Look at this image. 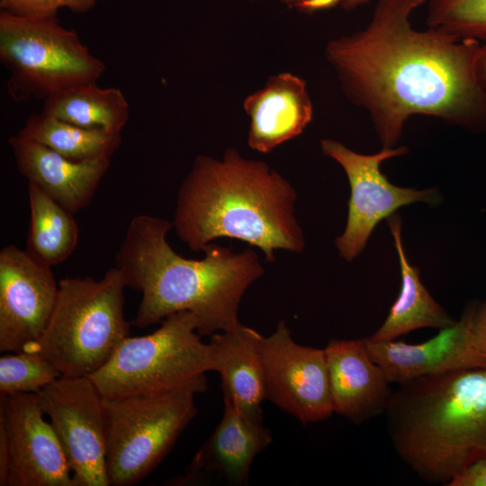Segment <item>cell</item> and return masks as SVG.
Instances as JSON below:
<instances>
[{
    "label": "cell",
    "instance_id": "3957f363",
    "mask_svg": "<svg viewBox=\"0 0 486 486\" xmlns=\"http://www.w3.org/2000/svg\"><path fill=\"white\" fill-rule=\"evenodd\" d=\"M296 198L293 186L266 162L228 148L222 159L195 158L177 192L173 227L192 251L230 238L258 248L273 262L276 250L305 248Z\"/></svg>",
    "mask_w": 486,
    "mask_h": 486
},
{
    "label": "cell",
    "instance_id": "ba28073f",
    "mask_svg": "<svg viewBox=\"0 0 486 486\" xmlns=\"http://www.w3.org/2000/svg\"><path fill=\"white\" fill-rule=\"evenodd\" d=\"M194 385L158 393L104 398L110 485L133 486L167 455L197 414Z\"/></svg>",
    "mask_w": 486,
    "mask_h": 486
},
{
    "label": "cell",
    "instance_id": "5b68a950",
    "mask_svg": "<svg viewBox=\"0 0 486 486\" xmlns=\"http://www.w3.org/2000/svg\"><path fill=\"white\" fill-rule=\"evenodd\" d=\"M122 274L113 266L101 279L58 281L55 307L41 337L24 350L37 351L63 376H90L130 336L124 315Z\"/></svg>",
    "mask_w": 486,
    "mask_h": 486
},
{
    "label": "cell",
    "instance_id": "cb8c5ba5",
    "mask_svg": "<svg viewBox=\"0 0 486 486\" xmlns=\"http://www.w3.org/2000/svg\"><path fill=\"white\" fill-rule=\"evenodd\" d=\"M60 376L59 370L37 351L3 353L0 357V396L38 393Z\"/></svg>",
    "mask_w": 486,
    "mask_h": 486
},
{
    "label": "cell",
    "instance_id": "9a60e30c",
    "mask_svg": "<svg viewBox=\"0 0 486 486\" xmlns=\"http://www.w3.org/2000/svg\"><path fill=\"white\" fill-rule=\"evenodd\" d=\"M439 331L419 344L363 338L371 358L383 370L389 382L398 385L438 373L486 367V358L473 341L466 310L460 320Z\"/></svg>",
    "mask_w": 486,
    "mask_h": 486
},
{
    "label": "cell",
    "instance_id": "6da1fadb",
    "mask_svg": "<svg viewBox=\"0 0 486 486\" xmlns=\"http://www.w3.org/2000/svg\"><path fill=\"white\" fill-rule=\"evenodd\" d=\"M428 0H378L368 25L330 40L325 57L342 91L369 113L385 148H395L413 115L486 133V91L475 70L480 41L412 27Z\"/></svg>",
    "mask_w": 486,
    "mask_h": 486
},
{
    "label": "cell",
    "instance_id": "d4e9b609",
    "mask_svg": "<svg viewBox=\"0 0 486 486\" xmlns=\"http://www.w3.org/2000/svg\"><path fill=\"white\" fill-rule=\"evenodd\" d=\"M428 28L458 39L486 40V0H428Z\"/></svg>",
    "mask_w": 486,
    "mask_h": 486
},
{
    "label": "cell",
    "instance_id": "277c9868",
    "mask_svg": "<svg viewBox=\"0 0 486 486\" xmlns=\"http://www.w3.org/2000/svg\"><path fill=\"white\" fill-rule=\"evenodd\" d=\"M400 459L418 476L447 485L486 458V367L452 370L399 385L385 410Z\"/></svg>",
    "mask_w": 486,
    "mask_h": 486
},
{
    "label": "cell",
    "instance_id": "52a82bcc",
    "mask_svg": "<svg viewBox=\"0 0 486 486\" xmlns=\"http://www.w3.org/2000/svg\"><path fill=\"white\" fill-rule=\"evenodd\" d=\"M0 61L9 72L13 99H43L97 82L106 70L74 30L57 14L21 15L0 12Z\"/></svg>",
    "mask_w": 486,
    "mask_h": 486
},
{
    "label": "cell",
    "instance_id": "f1b7e54d",
    "mask_svg": "<svg viewBox=\"0 0 486 486\" xmlns=\"http://www.w3.org/2000/svg\"><path fill=\"white\" fill-rule=\"evenodd\" d=\"M446 486H486V458L470 464Z\"/></svg>",
    "mask_w": 486,
    "mask_h": 486
},
{
    "label": "cell",
    "instance_id": "7c38bea8",
    "mask_svg": "<svg viewBox=\"0 0 486 486\" xmlns=\"http://www.w3.org/2000/svg\"><path fill=\"white\" fill-rule=\"evenodd\" d=\"M257 346L266 400L304 426L334 413L324 349L296 343L283 320Z\"/></svg>",
    "mask_w": 486,
    "mask_h": 486
},
{
    "label": "cell",
    "instance_id": "f546056e",
    "mask_svg": "<svg viewBox=\"0 0 486 486\" xmlns=\"http://www.w3.org/2000/svg\"><path fill=\"white\" fill-rule=\"evenodd\" d=\"M475 70L480 85L486 91V40H483L482 44H480Z\"/></svg>",
    "mask_w": 486,
    "mask_h": 486
},
{
    "label": "cell",
    "instance_id": "44dd1931",
    "mask_svg": "<svg viewBox=\"0 0 486 486\" xmlns=\"http://www.w3.org/2000/svg\"><path fill=\"white\" fill-rule=\"evenodd\" d=\"M41 112L84 128L121 133L129 120L130 105L119 88L92 82L49 96Z\"/></svg>",
    "mask_w": 486,
    "mask_h": 486
},
{
    "label": "cell",
    "instance_id": "ac0fdd59",
    "mask_svg": "<svg viewBox=\"0 0 486 486\" xmlns=\"http://www.w3.org/2000/svg\"><path fill=\"white\" fill-rule=\"evenodd\" d=\"M243 107L249 118L248 145L261 153L301 135L313 115L305 80L289 72L269 76L244 100Z\"/></svg>",
    "mask_w": 486,
    "mask_h": 486
},
{
    "label": "cell",
    "instance_id": "e0dca14e",
    "mask_svg": "<svg viewBox=\"0 0 486 486\" xmlns=\"http://www.w3.org/2000/svg\"><path fill=\"white\" fill-rule=\"evenodd\" d=\"M18 172L73 214L92 202L111 159L73 161L16 133L10 137Z\"/></svg>",
    "mask_w": 486,
    "mask_h": 486
},
{
    "label": "cell",
    "instance_id": "5bb4252c",
    "mask_svg": "<svg viewBox=\"0 0 486 486\" xmlns=\"http://www.w3.org/2000/svg\"><path fill=\"white\" fill-rule=\"evenodd\" d=\"M223 416L214 431L198 449L184 473L165 484H248L252 463L271 444V432L264 421L244 416L228 398L223 397Z\"/></svg>",
    "mask_w": 486,
    "mask_h": 486
},
{
    "label": "cell",
    "instance_id": "484cf974",
    "mask_svg": "<svg viewBox=\"0 0 486 486\" xmlns=\"http://www.w3.org/2000/svg\"><path fill=\"white\" fill-rule=\"evenodd\" d=\"M99 0H0L1 11L21 15L57 14L60 8L73 13H86Z\"/></svg>",
    "mask_w": 486,
    "mask_h": 486
},
{
    "label": "cell",
    "instance_id": "d6986e66",
    "mask_svg": "<svg viewBox=\"0 0 486 486\" xmlns=\"http://www.w3.org/2000/svg\"><path fill=\"white\" fill-rule=\"evenodd\" d=\"M259 335L240 323L234 329L212 334L210 342L218 356L222 396L247 418L263 421L261 404L266 398Z\"/></svg>",
    "mask_w": 486,
    "mask_h": 486
},
{
    "label": "cell",
    "instance_id": "30bf717a",
    "mask_svg": "<svg viewBox=\"0 0 486 486\" xmlns=\"http://www.w3.org/2000/svg\"><path fill=\"white\" fill-rule=\"evenodd\" d=\"M38 393L0 396V486H77Z\"/></svg>",
    "mask_w": 486,
    "mask_h": 486
},
{
    "label": "cell",
    "instance_id": "8fae6325",
    "mask_svg": "<svg viewBox=\"0 0 486 486\" xmlns=\"http://www.w3.org/2000/svg\"><path fill=\"white\" fill-rule=\"evenodd\" d=\"M77 486H109L104 397L88 376H60L39 392Z\"/></svg>",
    "mask_w": 486,
    "mask_h": 486
},
{
    "label": "cell",
    "instance_id": "4316f807",
    "mask_svg": "<svg viewBox=\"0 0 486 486\" xmlns=\"http://www.w3.org/2000/svg\"><path fill=\"white\" fill-rule=\"evenodd\" d=\"M257 1V0H250ZM279 2L293 7L300 12L313 14L339 6L345 10H352L371 0H278Z\"/></svg>",
    "mask_w": 486,
    "mask_h": 486
},
{
    "label": "cell",
    "instance_id": "9c48e42d",
    "mask_svg": "<svg viewBox=\"0 0 486 486\" xmlns=\"http://www.w3.org/2000/svg\"><path fill=\"white\" fill-rule=\"evenodd\" d=\"M320 147L325 156L342 166L350 184L346 225L344 232L335 239L339 256L346 261L351 262L357 257L376 225L399 208L414 202L437 204L440 201V194L435 188L400 187L382 173L381 164L407 154V147L382 148L371 155L355 152L332 139L322 140Z\"/></svg>",
    "mask_w": 486,
    "mask_h": 486
},
{
    "label": "cell",
    "instance_id": "603a6c76",
    "mask_svg": "<svg viewBox=\"0 0 486 486\" xmlns=\"http://www.w3.org/2000/svg\"><path fill=\"white\" fill-rule=\"evenodd\" d=\"M73 161L109 158L122 143V135L87 129L41 113L31 114L18 131Z\"/></svg>",
    "mask_w": 486,
    "mask_h": 486
},
{
    "label": "cell",
    "instance_id": "2e32d148",
    "mask_svg": "<svg viewBox=\"0 0 486 486\" xmlns=\"http://www.w3.org/2000/svg\"><path fill=\"white\" fill-rule=\"evenodd\" d=\"M324 350L334 412L355 424L384 413L393 391L364 338L331 339Z\"/></svg>",
    "mask_w": 486,
    "mask_h": 486
},
{
    "label": "cell",
    "instance_id": "8992f818",
    "mask_svg": "<svg viewBox=\"0 0 486 486\" xmlns=\"http://www.w3.org/2000/svg\"><path fill=\"white\" fill-rule=\"evenodd\" d=\"M188 310L168 315L153 332L126 338L89 377L104 398L166 392L188 386L208 388L206 374L218 370L214 346L197 332Z\"/></svg>",
    "mask_w": 486,
    "mask_h": 486
},
{
    "label": "cell",
    "instance_id": "7402d4cb",
    "mask_svg": "<svg viewBox=\"0 0 486 486\" xmlns=\"http://www.w3.org/2000/svg\"><path fill=\"white\" fill-rule=\"evenodd\" d=\"M30 225L26 250L54 266L67 260L78 242V226L72 212L37 185L28 184Z\"/></svg>",
    "mask_w": 486,
    "mask_h": 486
},
{
    "label": "cell",
    "instance_id": "4fadbf2b",
    "mask_svg": "<svg viewBox=\"0 0 486 486\" xmlns=\"http://www.w3.org/2000/svg\"><path fill=\"white\" fill-rule=\"evenodd\" d=\"M49 266L26 249L0 250V352L22 351L43 334L58 293Z\"/></svg>",
    "mask_w": 486,
    "mask_h": 486
},
{
    "label": "cell",
    "instance_id": "ffe728a7",
    "mask_svg": "<svg viewBox=\"0 0 486 486\" xmlns=\"http://www.w3.org/2000/svg\"><path fill=\"white\" fill-rule=\"evenodd\" d=\"M394 247L399 256L401 284L382 326L368 338L374 341H385L422 328L443 329L456 320L430 295L419 278V270L408 261L401 238V219L392 214L387 218Z\"/></svg>",
    "mask_w": 486,
    "mask_h": 486
},
{
    "label": "cell",
    "instance_id": "83f0119b",
    "mask_svg": "<svg viewBox=\"0 0 486 486\" xmlns=\"http://www.w3.org/2000/svg\"><path fill=\"white\" fill-rule=\"evenodd\" d=\"M473 341L479 352L486 358V300L469 306L466 310Z\"/></svg>",
    "mask_w": 486,
    "mask_h": 486
},
{
    "label": "cell",
    "instance_id": "7a4b0ae2",
    "mask_svg": "<svg viewBox=\"0 0 486 486\" xmlns=\"http://www.w3.org/2000/svg\"><path fill=\"white\" fill-rule=\"evenodd\" d=\"M172 227L159 217L136 215L116 252L115 266L126 286L142 294L132 324L144 328L188 310L202 337L236 328L245 292L265 273L257 253L211 242L202 259H188L167 242Z\"/></svg>",
    "mask_w": 486,
    "mask_h": 486
}]
</instances>
